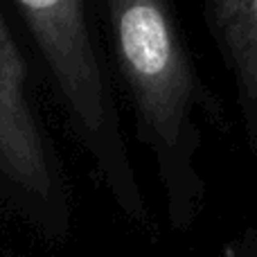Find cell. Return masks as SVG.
<instances>
[{
	"instance_id": "cell-1",
	"label": "cell",
	"mask_w": 257,
	"mask_h": 257,
	"mask_svg": "<svg viewBox=\"0 0 257 257\" xmlns=\"http://www.w3.org/2000/svg\"><path fill=\"white\" fill-rule=\"evenodd\" d=\"M113 52L136 117V133L154 160L165 210L187 228L203 199L196 156L199 113L210 102L185 48L172 0H104Z\"/></svg>"
},
{
	"instance_id": "cell-2",
	"label": "cell",
	"mask_w": 257,
	"mask_h": 257,
	"mask_svg": "<svg viewBox=\"0 0 257 257\" xmlns=\"http://www.w3.org/2000/svg\"><path fill=\"white\" fill-rule=\"evenodd\" d=\"M36 41L70 124L88 151L104 187L140 230L154 235V219L136 176L117 106L113 102L86 0H14Z\"/></svg>"
},
{
	"instance_id": "cell-3",
	"label": "cell",
	"mask_w": 257,
	"mask_h": 257,
	"mask_svg": "<svg viewBox=\"0 0 257 257\" xmlns=\"http://www.w3.org/2000/svg\"><path fill=\"white\" fill-rule=\"evenodd\" d=\"M0 174L32 221L52 239L70 223L66 190L27 88V63L0 14Z\"/></svg>"
},
{
	"instance_id": "cell-4",
	"label": "cell",
	"mask_w": 257,
	"mask_h": 257,
	"mask_svg": "<svg viewBox=\"0 0 257 257\" xmlns=\"http://www.w3.org/2000/svg\"><path fill=\"white\" fill-rule=\"evenodd\" d=\"M210 23L235 72L250 126H257V0H205Z\"/></svg>"
}]
</instances>
